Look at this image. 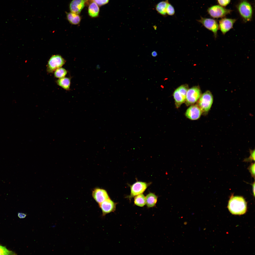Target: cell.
Masks as SVG:
<instances>
[{"instance_id": "obj_30", "label": "cell", "mask_w": 255, "mask_h": 255, "mask_svg": "<svg viewBox=\"0 0 255 255\" xmlns=\"http://www.w3.org/2000/svg\"><path fill=\"white\" fill-rule=\"evenodd\" d=\"M153 57H156L157 55V52L155 51H153L151 53Z\"/></svg>"}, {"instance_id": "obj_13", "label": "cell", "mask_w": 255, "mask_h": 255, "mask_svg": "<svg viewBox=\"0 0 255 255\" xmlns=\"http://www.w3.org/2000/svg\"><path fill=\"white\" fill-rule=\"evenodd\" d=\"M92 195L94 199L98 204L110 198L106 190L99 188L94 189Z\"/></svg>"}, {"instance_id": "obj_25", "label": "cell", "mask_w": 255, "mask_h": 255, "mask_svg": "<svg viewBox=\"0 0 255 255\" xmlns=\"http://www.w3.org/2000/svg\"><path fill=\"white\" fill-rule=\"evenodd\" d=\"M255 163H252L248 168L249 172L251 173V176L254 178H255Z\"/></svg>"}, {"instance_id": "obj_16", "label": "cell", "mask_w": 255, "mask_h": 255, "mask_svg": "<svg viewBox=\"0 0 255 255\" xmlns=\"http://www.w3.org/2000/svg\"><path fill=\"white\" fill-rule=\"evenodd\" d=\"M71 78L70 77H64L59 79L56 81L57 84L66 90H70Z\"/></svg>"}, {"instance_id": "obj_1", "label": "cell", "mask_w": 255, "mask_h": 255, "mask_svg": "<svg viewBox=\"0 0 255 255\" xmlns=\"http://www.w3.org/2000/svg\"><path fill=\"white\" fill-rule=\"evenodd\" d=\"M228 207L232 214L242 215L246 211V203L242 197L232 195L229 200Z\"/></svg>"}, {"instance_id": "obj_17", "label": "cell", "mask_w": 255, "mask_h": 255, "mask_svg": "<svg viewBox=\"0 0 255 255\" xmlns=\"http://www.w3.org/2000/svg\"><path fill=\"white\" fill-rule=\"evenodd\" d=\"M169 0L161 1L155 6V9L158 13L161 15L165 17L167 15L166 8Z\"/></svg>"}, {"instance_id": "obj_28", "label": "cell", "mask_w": 255, "mask_h": 255, "mask_svg": "<svg viewBox=\"0 0 255 255\" xmlns=\"http://www.w3.org/2000/svg\"><path fill=\"white\" fill-rule=\"evenodd\" d=\"M26 216V214L22 213L19 212L18 214V217L21 219H23L25 218Z\"/></svg>"}, {"instance_id": "obj_23", "label": "cell", "mask_w": 255, "mask_h": 255, "mask_svg": "<svg viewBox=\"0 0 255 255\" xmlns=\"http://www.w3.org/2000/svg\"><path fill=\"white\" fill-rule=\"evenodd\" d=\"M167 14L170 16L173 15L175 13L174 7L169 2L168 3L166 8Z\"/></svg>"}, {"instance_id": "obj_22", "label": "cell", "mask_w": 255, "mask_h": 255, "mask_svg": "<svg viewBox=\"0 0 255 255\" xmlns=\"http://www.w3.org/2000/svg\"><path fill=\"white\" fill-rule=\"evenodd\" d=\"M16 254L14 252L8 249L5 246L0 245V255H13Z\"/></svg>"}, {"instance_id": "obj_15", "label": "cell", "mask_w": 255, "mask_h": 255, "mask_svg": "<svg viewBox=\"0 0 255 255\" xmlns=\"http://www.w3.org/2000/svg\"><path fill=\"white\" fill-rule=\"evenodd\" d=\"M158 197L154 193L150 192L145 196L146 204L148 208L155 206Z\"/></svg>"}, {"instance_id": "obj_12", "label": "cell", "mask_w": 255, "mask_h": 255, "mask_svg": "<svg viewBox=\"0 0 255 255\" xmlns=\"http://www.w3.org/2000/svg\"><path fill=\"white\" fill-rule=\"evenodd\" d=\"M202 112L197 104L192 105L186 110L185 116L188 119L192 120L199 119L200 117Z\"/></svg>"}, {"instance_id": "obj_9", "label": "cell", "mask_w": 255, "mask_h": 255, "mask_svg": "<svg viewBox=\"0 0 255 255\" xmlns=\"http://www.w3.org/2000/svg\"><path fill=\"white\" fill-rule=\"evenodd\" d=\"M150 183L145 182L137 181L130 185V194L127 197L130 200L139 194H142L146 190Z\"/></svg>"}, {"instance_id": "obj_6", "label": "cell", "mask_w": 255, "mask_h": 255, "mask_svg": "<svg viewBox=\"0 0 255 255\" xmlns=\"http://www.w3.org/2000/svg\"><path fill=\"white\" fill-rule=\"evenodd\" d=\"M200 19L197 21L201 24L206 29L212 32L215 38L217 36V32L219 29L218 23L214 19L204 18L201 17Z\"/></svg>"}, {"instance_id": "obj_2", "label": "cell", "mask_w": 255, "mask_h": 255, "mask_svg": "<svg viewBox=\"0 0 255 255\" xmlns=\"http://www.w3.org/2000/svg\"><path fill=\"white\" fill-rule=\"evenodd\" d=\"M238 12L243 20L246 22L251 20L253 9L251 4L246 0H241L237 6Z\"/></svg>"}, {"instance_id": "obj_3", "label": "cell", "mask_w": 255, "mask_h": 255, "mask_svg": "<svg viewBox=\"0 0 255 255\" xmlns=\"http://www.w3.org/2000/svg\"><path fill=\"white\" fill-rule=\"evenodd\" d=\"M198 105L202 113L207 114L210 109L213 101V97L209 91H206L201 95L199 99Z\"/></svg>"}, {"instance_id": "obj_29", "label": "cell", "mask_w": 255, "mask_h": 255, "mask_svg": "<svg viewBox=\"0 0 255 255\" xmlns=\"http://www.w3.org/2000/svg\"><path fill=\"white\" fill-rule=\"evenodd\" d=\"M255 182H254L252 184V191L254 196H255Z\"/></svg>"}, {"instance_id": "obj_20", "label": "cell", "mask_w": 255, "mask_h": 255, "mask_svg": "<svg viewBox=\"0 0 255 255\" xmlns=\"http://www.w3.org/2000/svg\"><path fill=\"white\" fill-rule=\"evenodd\" d=\"M134 203L136 205L143 207L146 204L145 197L142 193L135 197Z\"/></svg>"}, {"instance_id": "obj_10", "label": "cell", "mask_w": 255, "mask_h": 255, "mask_svg": "<svg viewBox=\"0 0 255 255\" xmlns=\"http://www.w3.org/2000/svg\"><path fill=\"white\" fill-rule=\"evenodd\" d=\"M117 203L110 198L99 204V206L102 212V216L104 217L106 214L114 211Z\"/></svg>"}, {"instance_id": "obj_27", "label": "cell", "mask_w": 255, "mask_h": 255, "mask_svg": "<svg viewBox=\"0 0 255 255\" xmlns=\"http://www.w3.org/2000/svg\"><path fill=\"white\" fill-rule=\"evenodd\" d=\"M98 5H101L107 4L109 0H93Z\"/></svg>"}, {"instance_id": "obj_11", "label": "cell", "mask_w": 255, "mask_h": 255, "mask_svg": "<svg viewBox=\"0 0 255 255\" xmlns=\"http://www.w3.org/2000/svg\"><path fill=\"white\" fill-rule=\"evenodd\" d=\"M236 19L224 18L220 19L219 21V29L223 35L230 31L233 27L234 24Z\"/></svg>"}, {"instance_id": "obj_26", "label": "cell", "mask_w": 255, "mask_h": 255, "mask_svg": "<svg viewBox=\"0 0 255 255\" xmlns=\"http://www.w3.org/2000/svg\"><path fill=\"white\" fill-rule=\"evenodd\" d=\"M218 3L222 6H225L229 4L231 0H217Z\"/></svg>"}, {"instance_id": "obj_5", "label": "cell", "mask_w": 255, "mask_h": 255, "mask_svg": "<svg viewBox=\"0 0 255 255\" xmlns=\"http://www.w3.org/2000/svg\"><path fill=\"white\" fill-rule=\"evenodd\" d=\"M201 95L200 88L198 86H195L188 89L187 92L185 101L187 106L192 105L195 103Z\"/></svg>"}, {"instance_id": "obj_21", "label": "cell", "mask_w": 255, "mask_h": 255, "mask_svg": "<svg viewBox=\"0 0 255 255\" xmlns=\"http://www.w3.org/2000/svg\"><path fill=\"white\" fill-rule=\"evenodd\" d=\"M67 73V71L65 68L60 67L56 70L54 71V76L55 78L60 79L64 77Z\"/></svg>"}, {"instance_id": "obj_7", "label": "cell", "mask_w": 255, "mask_h": 255, "mask_svg": "<svg viewBox=\"0 0 255 255\" xmlns=\"http://www.w3.org/2000/svg\"><path fill=\"white\" fill-rule=\"evenodd\" d=\"M64 59L59 55H52L49 59L47 64V71L52 73L57 69L61 67L65 63Z\"/></svg>"}, {"instance_id": "obj_18", "label": "cell", "mask_w": 255, "mask_h": 255, "mask_svg": "<svg viewBox=\"0 0 255 255\" xmlns=\"http://www.w3.org/2000/svg\"><path fill=\"white\" fill-rule=\"evenodd\" d=\"M67 17L68 21L72 24H78L81 21V17L78 14L72 12L67 13Z\"/></svg>"}, {"instance_id": "obj_19", "label": "cell", "mask_w": 255, "mask_h": 255, "mask_svg": "<svg viewBox=\"0 0 255 255\" xmlns=\"http://www.w3.org/2000/svg\"><path fill=\"white\" fill-rule=\"evenodd\" d=\"M99 8L98 4L95 2H93L89 5L88 13L90 16L92 17H96L98 15Z\"/></svg>"}, {"instance_id": "obj_8", "label": "cell", "mask_w": 255, "mask_h": 255, "mask_svg": "<svg viewBox=\"0 0 255 255\" xmlns=\"http://www.w3.org/2000/svg\"><path fill=\"white\" fill-rule=\"evenodd\" d=\"M230 9H226L220 5L212 6L207 10L208 13L214 18H222L230 14L232 12Z\"/></svg>"}, {"instance_id": "obj_4", "label": "cell", "mask_w": 255, "mask_h": 255, "mask_svg": "<svg viewBox=\"0 0 255 255\" xmlns=\"http://www.w3.org/2000/svg\"><path fill=\"white\" fill-rule=\"evenodd\" d=\"M188 89L187 85L184 84L178 87L174 91L173 96L176 108H179L185 102L187 92Z\"/></svg>"}, {"instance_id": "obj_14", "label": "cell", "mask_w": 255, "mask_h": 255, "mask_svg": "<svg viewBox=\"0 0 255 255\" xmlns=\"http://www.w3.org/2000/svg\"><path fill=\"white\" fill-rule=\"evenodd\" d=\"M87 0H73L70 5L71 12L78 14L84 7Z\"/></svg>"}, {"instance_id": "obj_24", "label": "cell", "mask_w": 255, "mask_h": 255, "mask_svg": "<svg viewBox=\"0 0 255 255\" xmlns=\"http://www.w3.org/2000/svg\"><path fill=\"white\" fill-rule=\"evenodd\" d=\"M250 155L249 157L245 159L244 161L246 162H251L255 161V150H251L250 152Z\"/></svg>"}]
</instances>
